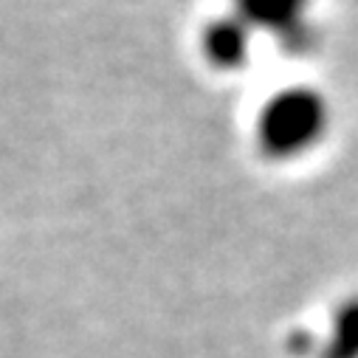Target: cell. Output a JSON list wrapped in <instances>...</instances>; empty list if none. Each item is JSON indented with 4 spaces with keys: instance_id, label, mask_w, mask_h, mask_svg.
I'll return each instance as SVG.
<instances>
[{
    "instance_id": "3957f363",
    "label": "cell",
    "mask_w": 358,
    "mask_h": 358,
    "mask_svg": "<svg viewBox=\"0 0 358 358\" xmlns=\"http://www.w3.org/2000/svg\"><path fill=\"white\" fill-rule=\"evenodd\" d=\"M240 6L262 29H299L308 0H240Z\"/></svg>"
},
{
    "instance_id": "7a4b0ae2",
    "label": "cell",
    "mask_w": 358,
    "mask_h": 358,
    "mask_svg": "<svg viewBox=\"0 0 358 358\" xmlns=\"http://www.w3.org/2000/svg\"><path fill=\"white\" fill-rule=\"evenodd\" d=\"M203 48H206V54L212 57L215 65H240L245 59V48H248L245 23L237 20V17L212 23L209 31H206Z\"/></svg>"
},
{
    "instance_id": "277c9868",
    "label": "cell",
    "mask_w": 358,
    "mask_h": 358,
    "mask_svg": "<svg viewBox=\"0 0 358 358\" xmlns=\"http://www.w3.org/2000/svg\"><path fill=\"white\" fill-rule=\"evenodd\" d=\"M316 358H358V299L347 302L333 319V336Z\"/></svg>"
},
{
    "instance_id": "6da1fadb",
    "label": "cell",
    "mask_w": 358,
    "mask_h": 358,
    "mask_svg": "<svg viewBox=\"0 0 358 358\" xmlns=\"http://www.w3.org/2000/svg\"><path fill=\"white\" fill-rule=\"evenodd\" d=\"M327 127V102L308 87L282 91L268 102L257 122V138L268 155H296L310 150Z\"/></svg>"
}]
</instances>
